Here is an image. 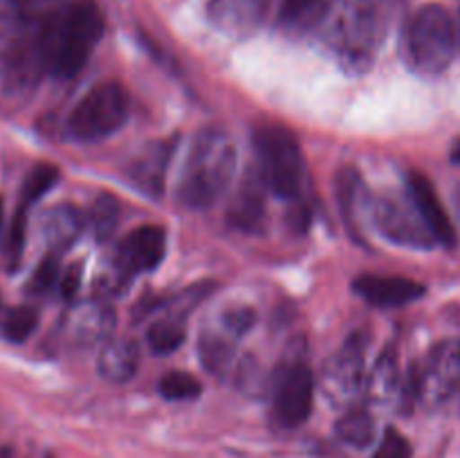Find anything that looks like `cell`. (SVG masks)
<instances>
[{
  "mask_svg": "<svg viewBox=\"0 0 460 458\" xmlns=\"http://www.w3.org/2000/svg\"><path fill=\"white\" fill-rule=\"evenodd\" d=\"M454 25H456V39H458V43H460V7H458V16L454 18Z\"/></svg>",
  "mask_w": 460,
  "mask_h": 458,
  "instance_id": "cell-37",
  "label": "cell"
},
{
  "mask_svg": "<svg viewBox=\"0 0 460 458\" xmlns=\"http://www.w3.org/2000/svg\"><path fill=\"white\" fill-rule=\"evenodd\" d=\"M90 229H93V236L99 242L111 241V236L115 233L117 225H119V200L111 193H102V196L94 200V205L90 207Z\"/></svg>",
  "mask_w": 460,
  "mask_h": 458,
  "instance_id": "cell-26",
  "label": "cell"
},
{
  "mask_svg": "<svg viewBox=\"0 0 460 458\" xmlns=\"http://www.w3.org/2000/svg\"><path fill=\"white\" fill-rule=\"evenodd\" d=\"M0 227H3V200H0Z\"/></svg>",
  "mask_w": 460,
  "mask_h": 458,
  "instance_id": "cell-38",
  "label": "cell"
},
{
  "mask_svg": "<svg viewBox=\"0 0 460 458\" xmlns=\"http://www.w3.org/2000/svg\"><path fill=\"white\" fill-rule=\"evenodd\" d=\"M371 223L377 232L391 242L411 250H431L436 245L434 236L418 216L413 202L407 198L382 196L373 200Z\"/></svg>",
  "mask_w": 460,
  "mask_h": 458,
  "instance_id": "cell-8",
  "label": "cell"
},
{
  "mask_svg": "<svg viewBox=\"0 0 460 458\" xmlns=\"http://www.w3.org/2000/svg\"><path fill=\"white\" fill-rule=\"evenodd\" d=\"M58 178H61V171H58V166L48 164V162H40V164H36L34 169L27 173L25 182H22L21 205L22 207L34 205L36 200H40V198L49 191V189H54V184L58 182Z\"/></svg>",
  "mask_w": 460,
  "mask_h": 458,
  "instance_id": "cell-28",
  "label": "cell"
},
{
  "mask_svg": "<svg viewBox=\"0 0 460 458\" xmlns=\"http://www.w3.org/2000/svg\"><path fill=\"white\" fill-rule=\"evenodd\" d=\"M331 0H283L279 22L283 30L304 34V31L317 30L322 18L326 16Z\"/></svg>",
  "mask_w": 460,
  "mask_h": 458,
  "instance_id": "cell-22",
  "label": "cell"
},
{
  "mask_svg": "<svg viewBox=\"0 0 460 458\" xmlns=\"http://www.w3.org/2000/svg\"><path fill=\"white\" fill-rule=\"evenodd\" d=\"M259 175L265 189L277 198L295 200L304 184V155L295 135L277 124L254 128Z\"/></svg>",
  "mask_w": 460,
  "mask_h": 458,
  "instance_id": "cell-5",
  "label": "cell"
},
{
  "mask_svg": "<svg viewBox=\"0 0 460 458\" xmlns=\"http://www.w3.org/2000/svg\"><path fill=\"white\" fill-rule=\"evenodd\" d=\"M353 290L377 308H400L425 295V286L407 277L389 274H362L353 281Z\"/></svg>",
  "mask_w": 460,
  "mask_h": 458,
  "instance_id": "cell-16",
  "label": "cell"
},
{
  "mask_svg": "<svg viewBox=\"0 0 460 458\" xmlns=\"http://www.w3.org/2000/svg\"><path fill=\"white\" fill-rule=\"evenodd\" d=\"M81 283H84V265L70 263V265H67L66 274L61 277V283H58V290H61L63 299L70 301L72 296L79 292Z\"/></svg>",
  "mask_w": 460,
  "mask_h": 458,
  "instance_id": "cell-34",
  "label": "cell"
},
{
  "mask_svg": "<svg viewBox=\"0 0 460 458\" xmlns=\"http://www.w3.org/2000/svg\"><path fill=\"white\" fill-rule=\"evenodd\" d=\"M25 238H27V207H18L13 214L12 223H9L7 238H4V265L7 269H16L25 251Z\"/></svg>",
  "mask_w": 460,
  "mask_h": 458,
  "instance_id": "cell-30",
  "label": "cell"
},
{
  "mask_svg": "<svg viewBox=\"0 0 460 458\" xmlns=\"http://www.w3.org/2000/svg\"><path fill=\"white\" fill-rule=\"evenodd\" d=\"M130 115L128 90L117 81L93 85L67 115V135L76 142H99L115 135Z\"/></svg>",
  "mask_w": 460,
  "mask_h": 458,
  "instance_id": "cell-6",
  "label": "cell"
},
{
  "mask_svg": "<svg viewBox=\"0 0 460 458\" xmlns=\"http://www.w3.org/2000/svg\"><path fill=\"white\" fill-rule=\"evenodd\" d=\"M456 25L443 4H425L409 18L402 52L409 67L425 76L443 75L456 54Z\"/></svg>",
  "mask_w": 460,
  "mask_h": 458,
  "instance_id": "cell-4",
  "label": "cell"
},
{
  "mask_svg": "<svg viewBox=\"0 0 460 458\" xmlns=\"http://www.w3.org/2000/svg\"><path fill=\"white\" fill-rule=\"evenodd\" d=\"M411 456H413L411 443H409L398 429H394V427H389V429L385 431L376 454H373V458H411Z\"/></svg>",
  "mask_w": 460,
  "mask_h": 458,
  "instance_id": "cell-32",
  "label": "cell"
},
{
  "mask_svg": "<svg viewBox=\"0 0 460 458\" xmlns=\"http://www.w3.org/2000/svg\"><path fill=\"white\" fill-rule=\"evenodd\" d=\"M452 162H456V164H460V142L452 148Z\"/></svg>",
  "mask_w": 460,
  "mask_h": 458,
  "instance_id": "cell-36",
  "label": "cell"
},
{
  "mask_svg": "<svg viewBox=\"0 0 460 458\" xmlns=\"http://www.w3.org/2000/svg\"><path fill=\"white\" fill-rule=\"evenodd\" d=\"M460 391V339H443L429 350L416 368V398L420 402L443 404Z\"/></svg>",
  "mask_w": 460,
  "mask_h": 458,
  "instance_id": "cell-7",
  "label": "cell"
},
{
  "mask_svg": "<svg viewBox=\"0 0 460 458\" xmlns=\"http://www.w3.org/2000/svg\"><path fill=\"white\" fill-rule=\"evenodd\" d=\"M265 216V184L261 175H250L234 193L227 209V220L241 232H254Z\"/></svg>",
  "mask_w": 460,
  "mask_h": 458,
  "instance_id": "cell-20",
  "label": "cell"
},
{
  "mask_svg": "<svg viewBox=\"0 0 460 458\" xmlns=\"http://www.w3.org/2000/svg\"><path fill=\"white\" fill-rule=\"evenodd\" d=\"M175 137L169 139H155V142L146 144L133 162L128 164V180L139 189L142 193L151 198H160L166 187V173H169L171 157H173Z\"/></svg>",
  "mask_w": 460,
  "mask_h": 458,
  "instance_id": "cell-12",
  "label": "cell"
},
{
  "mask_svg": "<svg viewBox=\"0 0 460 458\" xmlns=\"http://www.w3.org/2000/svg\"><path fill=\"white\" fill-rule=\"evenodd\" d=\"M9 7L13 9V13L22 18V21H30V18H36L45 7L49 4V0H4Z\"/></svg>",
  "mask_w": 460,
  "mask_h": 458,
  "instance_id": "cell-35",
  "label": "cell"
},
{
  "mask_svg": "<svg viewBox=\"0 0 460 458\" xmlns=\"http://www.w3.org/2000/svg\"><path fill=\"white\" fill-rule=\"evenodd\" d=\"M407 196L409 200L416 207L418 216L425 223V227L429 229V233L434 236V241L438 245L454 247L456 245V229H454L452 218L445 211L443 202H440L438 193H436L434 184L425 178L422 173H411L407 180Z\"/></svg>",
  "mask_w": 460,
  "mask_h": 458,
  "instance_id": "cell-13",
  "label": "cell"
},
{
  "mask_svg": "<svg viewBox=\"0 0 460 458\" xmlns=\"http://www.w3.org/2000/svg\"><path fill=\"white\" fill-rule=\"evenodd\" d=\"M36 326H39V314L34 308L27 305H18V308H9L7 313L0 317V335L3 339L12 341V344H22L34 335Z\"/></svg>",
  "mask_w": 460,
  "mask_h": 458,
  "instance_id": "cell-27",
  "label": "cell"
},
{
  "mask_svg": "<svg viewBox=\"0 0 460 458\" xmlns=\"http://www.w3.org/2000/svg\"><path fill=\"white\" fill-rule=\"evenodd\" d=\"M139 346L130 337H111L99 353L97 368L103 380L112 384H124L133 380L139 368Z\"/></svg>",
  "mask_w": 460,
  "mask_h": 458,
  "instance_id": "cell-19",
  "label": "cell"
},
{
  "mask_svg": "<svg viewBox=\"0 0 460 458\" xmlns=\"http://www.w3.org/2000/svg\"><path fill=\"white\" fill-rule=\"evenodd\" d=\"M166 254V232L160 225H142L133 229L128 236L121 241L119 251L115 259L128 269L130 274L151 272L162 263Z\"/></svg>",
  "mask_w": 460,
  "mask_h": 458,
  "instance_id": "cell-15",
  "label": "cell"
},
{
  "mask_svg": "<svg viewBox=\"0 0 460 458\" xmlns=\"http://www.w3.org/2000/svg\"><path fill=\"white\" fill-rule=\"evenodd\" d=\"M85 229V216L75 205H54L40 218V233L54 254L75 245Z\"/></svg>",
  "mask_w": 460,
  "mask_h": 458,
  "instance_id": "cell-18",
  "label": "cell"
},
{
  "mask_svg": "<svg viewBox=\"0 0 460 458\" xmlns=\"http://www.w3.org/2000/svg\"><path fill=\"white\" fill-rule=\"evenodd\" d=\"M335 434L341 443L364 449L376 438V420L364 409H350L335 422Z\"/></svg>",
  "mask_w": 460,
  "mask_h": 458,
  "instance_id": "cell-23",
  "label": "cell"
},
{
  "mask_svg": "<svg viewBox=\"0 0 460 458\" xmlns=\"http://www.w3.org/2000/svg\"><path fill=\"white\" fill-rule=\"evenodd\" d=\"M160 393L166 400H175V402H184V400H193L202 393V384L198 377H193L187 371H169L160 377L157 384Z\"/></svg>",
  "mask_w": 460,
  "mask_h": 458,
  "instance_id": "cell-29",
  "label": "cell"
},
{
  "mask_svg": "<svg viewBox=\"0 0 460 458\" xmlns=\"http://www.w3.org/2000/svg\"><path fill=\"white\" fill-rule=\"evenodd\" d=\"M57 283H58V254H54L52 251V254H48L39 265H36L27 290H30L31 295H48Z\"/></svg>",
  "mask_w": 460,
  "mask_h": 458,
  "instance_id": "cell-31",
  "label": "cell"
},
{
  "mask_svg": "<svg viewBox=\"0 0 460 458\" xmlns=\"http://www.w3.org/2000/svg\"><path fill=\"white\" fill-rule=\"evenodd\" d=\"M335 196L337 205H340L341 218L353 238H362L364 227L371 220L373 214V198L368 193L367 184H364L362 173L355 166H344L337 171L335 178Z\"/></svg>",
  "mask_w": 460,
  "mask_h": 458,
  "instance_id": "cell-14",
  "label": "cell"
},
{
  "mask_svg": "<svg viewBox=\"0 0 460 458\" xmlns=\"http://www.w3.org/2000/svg\"><path fill=\"white\" fill-rule=\"evenodd\" d=\"M386 27L389 13L382 0H331L317 30L341 66L362 72L376 61Z\"/></svg>",
  "mask_w": 460,
  "mask_h": 458,
  "instance_id": "cell-2",
  "label": "cell"
},
{
  "mask_svg": "<svg viewBox=\"0 0 460 458\" xmlns=\"http://www.w3.org/2000/svg\"><path fill=\"white\" fill-rule=\"evenodd\" d=\"M364 339L353 335L331 359L322 371V389L328 398L337 402H350L364 393L367 386V366H364Z\"/></svg>",
  "mask_w": 460,
  "mask_h": 458,
  "instance_id": "cell-10",
  "label": "cell"
},
{
  "mask_svg": "<svg viewBox=\"0 0 460 458\" xmlns=\"http://www.w3.org/2000/svg\"><path fill=\"white\" fill-rule=\"evenodd\" d=\"M200 359L211 373H220L229 366L236 353V337L229 335L227 330L223 332H202L200 344Z\"/></svg>",
  "mask_w": 460,
  "mask_h": 458,
  "instance_id": "cell-25",
  "label": "cell"
},
{
  "mask_svg": "<svg viewBox=\"0 0 460 458\" xmlns=\"http://www.w3.org/2000/svg\"><path fill=\"white\" fill-rule=\"evenodd\" d=\"M314 375L308 364L292 362L279 373L274 384L272 413L283 429L301 427L313 413Z\"/></svg>",
  "mask_w": 460,
  "mask_h": 458,
  "instance_id": "cell-9",
  "label": "cell"
},
{
  "mask_svg": "<svg viewBox=\"0 0 460 458\" xmlns=\"http://www.w3.org/2000/svg\"><path fill=\"white\" fill-rule=\"evenodd\" d=\"M115 310L106 301L81 305L67 317V337L79 346L106 344L115 330Z\"/></svg>",
  "mask_w": 460,
  "mask_h": 458,
  "instance_id": "cell-17",
  "label": "cell"
},
{
  "mask_svg": "<svg viewBox=\"0 0 460 458\" xmlns=\"http://www.w3.org/2000/svg\"><path fill=\"white\" fill-rule=\"evenodd\" d=\"M103 34V18L93 0H72L43 13L34 36V48L43 72L72 79L88 63Z\"/></svg>",
  "mask_w": 460,
  "mask_h": 458,
  "instance_id": "cell-1",
  "label": "cell"
},
{
  "mask_svg": "<svg viewBox=\"0 0 460 458\" xmlns=\"http://www.w3.org/2000/svg\"><path fill=\"white\" fill-rule=\"evenodd\" d=\"M256 323V313L252 308H232L223 314V330L232 337H241Z\"/></svg>",
  "mask_w": 460,
  "mask_h": 458,
  "instance_id": "cell-33",
  "label": "cell"
},
{
  "mask_svg": "<svg viewBox=\"0 0 460 458\" xmlns=\"http://www.w3.org/2000/svg\"><path fill=\"white\" fill-rule=\"evenodd\" d=\"M184 339H187V326H184V317H178V314L157 319L146 332V344L155 355L175 353L184 344Z\"/></svg>",
  "mask_w": 460,
  "mask_h": 458,
  "instance_id": "cell-24",
  "label": "cell"
},
{
  "mask_svg": "<svg viewBox=\"0 0 460 458\" xmlns=\"http://www.w3.org/2000/svg\"><path fill=\"white\" fill-rule=\"evenodd\" d=\"M364 391L377 402H389L395 395H402V375H400L398 355L394 350H385L377 357L371 373H367Z\"/></svg>",
  "mask_w": 460,
  "mask_h": 458,
  "instance_id": "cell-21",
  "label": "cell"
},
{
  "mask_svg": "<svg viewBox=\"0 0 460 458\" xmlns=\"http://www.w3.org/2000/svg\"><path fill=\"white\" fill-rule=\"evenodd\" d=\"M268 9L270 0H209L207 16L220 34L245 39L263 25Z\"/></svg>",
  "mask_w": 460,
  "mask_h": 458,
  "instance_id": "cell-11",
  "label": "cell"
},
{
  "mask_svg": "<svg viewBox=\"0 0 460 458\" xmlns=\"http://www.w3.org/2000/svg\"><path fill=\"white\" fill-rule=\"evenodd\" d=\"M236 142L223 126H205L196 135L180 178L178 196L189 209L214 205L229 189L236 171Z\"/></svg>",
  "mask_w": 460,
  "mask_h": 458,
  "instance_id": "cell-3",
  "label": "cell"
}]
</instances>
